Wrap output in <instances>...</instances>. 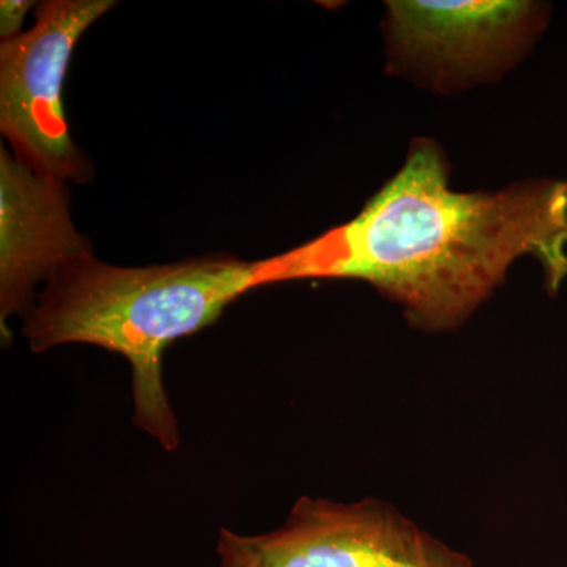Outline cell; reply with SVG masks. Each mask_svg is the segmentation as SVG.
Segmentation results:
<instances>
[{
    "label": "cell",
    "instance_id": "3957f363",
    "mask_svg": "<svg viewBox=\"0 0 567 567\" xmlns=\"http://www.w3.org/2000/svg\"><path fill=\"white\" fill-rule=\"evenodd\" d=\"M219 567H475L377 498L301 496L282 527L257 536L223 528Z\"/></svg>",
    "mask_w": 567,
    "mask_h": 567
},
{
    "label": "cell",
    "instance_id": "277c9868",
    "mask_svg": "<svg viewBox=\"0 0 567 567\" xmlns=\"http://www.w3.org/2000/svg\"><path fill=\"white\" fill-rule=\"evenodd\" d=\"M117 2L50 0L31 31L0 47V130L14 158L37 174L84 182L87 163L71 141L62 91L78 40Z\"/></svg>",
    "mask_w": 567,
    "mask_h": 567
},
{
    "label": "cell",
    "instance_id": "8992f818",
    "mask_svg": "<svg viewBox=\"0 0 567 567\" xmlns=\"http://www.w3.org/2000/svg\"><path fill=\"white\" fill-rule=\"evenodd\" d=\"M395 51L435 80L465 78L498 65L537 29L532 2L458 0L388 2Z\"/></svg>",
    "mask_w": 567,
    "mask_h": 567
},
{
    "label": "cell",
    "instance_id": "5b68a950",
    "mask_svg": "<svg viewBox=\"0 0 567 567\" xmlns=\"http://www.w3.org/2000/svg\"><path fill=\"white\" fill-rule=\"evenodd\" d=\"M93 256L70 216L65 183L37 174L0 148V324L28 315L40 284Z\"/></svg>",
    "mask_w": 567,
    "mask_h": 567
},
{
    "label": "cell",
    "instance_id": "6da1fadb",
    "mask_svg": "<svg viewBox=\"0 0 567 567\" xmlns=\"http://www.w3.org/2000/svg\"><path fill=\"white\" fill-rule=\"evenodd\" d=\"M567 182L517 183L457 193L434 142L349 223L281 256L257 260L256 287L305 278L361 279L402 306L425 331L461 327L522 256L543 264L548 293L567 278Z\"/></svg>",
    "mask_w": 567,
    "mask_h": 567
},
{
    "label": "cell",
    "instance_id": "7a4b0ae2",
    "mask_svg": "<svg viewBox=\"0 0 567 567\" xmlns=\"http://www.w3.org/2000/svg\"><path fill=\"white\" fill-rule=\"evenodd\" d=\"M256 289V262L204 257L125 268L91 256L55 275L24 316L33 352L91 344L122 354L132 368L133 423L166 451L181 446L163 382V354L177 339L210 327Z\"/></svg>",
    "mask_w": 567,
    "mask_h": 567
},
{
    "label": "cell",
    "instance_id": "52a82bcc",
    "mask_svg": "<svg viewBox=\"0 0 567 567\" xmlns=\"http://www.w3.org/2000/svg\"><path fill=\"white\" fill-rule=\"evenodd\" d=\"M32 2L25 0H3L0 3V35L2 41L17 39L21 35V25L25 14L32 9Z\"/></svg>",
    "mask_w": 567,
    "mask_h": 567
}]
</instances>
